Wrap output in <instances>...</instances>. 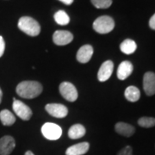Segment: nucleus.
Masks as SVG:
<instances>
[{
    "label": "nucleus",
    "instance_id": "nucleus-24",
    "mask_svg": "<svg viewBox=\"0 0 155 155\" xmlns=\"http://www.w3.org/2000/svg\"><path fill=\"white\" fill-rule=\"evenodd\" d=\"M5 49V42L4 38L0 35V58L4 54Z\"/></svg>",
    "mask_w": 155,
    "mask_h": 155
},
{
    "label": "nucleus",
    "instance_id": "nucleus-15",
    "mask_svg": "<svg viewBox=\"0 0 155 155\" xmlns=\"http://www.w3.org/2000/svg\"><path fill=\"white\" fill-rule=\"evenodd\" d=\"M115 130L117 134H121L122 136L125 137H130L132 136L134 132H135V128L134 126L126 123V122H117L115 126Z\"/></svg>",
    "mask_w": 155,
    "mask_h": 155
},
{
    "label": "nucleus",
    "instance_id": "nucleus-26",
    "mask_svg": "<svg viewBox=\"0 0 155 155\" xmlns=\"http://www.w3.org/2000/svg\"><path fill=\"white\" fill-rule=\"evenodd\" d=\"M61 2L62 3H64L65 5H72V2H73V0H60Z\"/></svg>",
    "mask_w": 155,
    "mask_h": 155
},
{
    "label": "nucleus",
    "instance_id": "nucleus-1",
    "mask_svg": "<svg viewBox=\"0 0 155 155\" xmlns=\"http://www.w3.org/2000/svg\"><path fill=\"white\" fill-rule=\"evenodd\" d=\"M16 91L21 97L32 99L42 92V85L36 81H22L18 84Z\"/></svg>",
    "mask_w": 155,
    "mask_h": 155
},
{
    "label": "nucleus",
    "instance_id": "nucleus-16",
    "mask_svg": "<svg viewBox=\"0 0 155 155\" xmlns=\"http://www.w3.org/2000/svg\"><path fill=\"white\" fill-rule=\"evenodd\" d=\"M85 134V127L81 124H74L69 128L68 136L72 140L82 138Z\"/></svg>",
    "mask_w": 155,
    "mask_h": 155
},
{
    "label": "nucleus",
    "instance_id": "nucleus-9",
    "mask_svg": "<svg viewBox=\"0 0 155 155\" xmlns=\"http://www.w3.org/2000/svg\"><path fill=\"white\" fill-rule=\"evenodd\" d=\"M73 40V35L71 32L67 30H57L53 35V41L58 46L69 44Z\"/></svg>",
    "mask_w": 155,
    "mask_h": 155
},
{
    "label": "nucleus",
    "instance_id": "nucleus-27",
    "mask_svg": "<svg viewBox=\"0 0 155 155\" xmlns=\"http://www.w3.org/2000/svg\"><path fill=\"white\" fill-rule=\"evenodd\" d=\"M24 155H35L33 153H32V152H31V151H27V152H26V153H25V154Z\"/></svg>",
    "mask_w": 155,
    "mask_h": 155
},
{
    "label": "nucleus",
    "instance_id": "nucleus-25",
    "mask_svg": "<svg viewBox=\"0 0 155 155\" xmlns=\"http://www.w3.org/2000/svg\"><path fill=\"white\" fill-rule=\"evenodd\" d=\"M149 26L152 29L155 30V14H153L149 20Z\"/></svg>",
    "mask_w": 155,
    "mask_h": 155
},
{
    "label": "nucleus",
    "instance_id": "nucleus-23",
    "mask_svg": "<svg viewBox=\"0 0 155 155\" xmlns=\"http://www.w3.org/2000/svg\"><path fill=\"white\" fill-rule=\"evenodd\" d=\"M117 155H133V148L130 146H126L118 152Z\"/></svg>",
    "mask_w": 155,
    "mask_h": 155
},
{
    "label": "nucleus",
    "instance_id": "nucleus-14",
    "mask_svg": "<svg viewBox=\"0 0 155 155\" xmlns=\"http://www.w3.org/2000/svg\"><path fill=\"white\" fill-rule=\"evenodd\" d=\"M90 144L88 142H81L71 146L66 151V155H84L88 152Z\"/></svg>",
    "mask_w": 155,
    "mask_h": 155
},
{
    "label": "nucleus",
    "instance_id": "nucleus-19",
    "mask_svg": "<svg viewBox=\"0 0 155 155\" xmlns=\"http://www.w3.org/2000/svg\"><path fill=\"white\" fill-rule=\"evenodd\" d=\"M0 121L5 126H11L16 122V117L8 110H3L0 112Z\"/></svg>",
    "mask_w": 155,
    "mask_h": 155
},
{
    "label": "nucleus",
    "instance_id": "nucleus-12",
    "mask_svg": "<svg viewBox=\"0 0 155 155\" xmlns=\"http://www.w3.org/2000/svg\"><path fill=\"white\" fill-rule=\"evenodd\" d=\"M93 54V48L91 45H84L77 53V61L80 63H87L91 59Z\"/></svg>",
    "mask_w": 155,
    "mask_h": 155
},
{
    "label": "nucleus",
    "instance_id": "nucleus-13",
    "mask_svg": "<svg viewBox=\"0 0 155 155\" xmlns=\"http://www.w3.org/2000/svg\"><path fill=\"white\" fill-rule=\"evenodd\" d=\"M133 70V64L130 61H122L117 69V78L120 80H124L131 75Z\"/></svg>",
    "mask_w": 155,
    "mask_h": 155
},
{
    "label": "nucleus",
    "instance_id": "nucleus-21",
    "mask_svg": "<svg viewBox=\"0 0 155 155\" xmlns=\"http://www.w3.org/2000/svg\"><path fill=\"white\" fill-rule=\"evenodd\" d=\"M138 124L140 127L145 128H149L155 126V118L154 117H148V116H143L140 117L138 120Z\"/></svg>",
    "mask_w": 155,
    "mask_h": 155
},
{
    "label": "nucleus",
    "instance_id": "nucleus-8",
    "mask_svg": "<svg viewBox=\"0 0 155 155\" xmlns=\"http://www.w3.org/2000/svg\"><path fill=\"white\" fill-rule=\"evenodd\" d=\"M143 89L147 96H153L155 94V73L147 72L143 77Z\"/></svg>",
    "mask_w": 155,
    "mask_h": 155
},
{
    "label": "nucleus",
    "instance_id": "nucleus-3",
    "mask_svg": "<svg viewBox=\"0 0 155 155\" xmlns=\"http://www.w3.org/2000/svg\"><path fill=\"white\" fill-rule=\"evenodd\" d=\"M115 28V22L112 17L109 16H102L97 18L93 22V28L99 34H108Z\"/></svg>",
    "mask_w": 155,
    "mask_h": 155
},
{
    "label": "nucleus",
    "instance_id": "nucleus-5",
    "mask_svg": "<svg viewBox=\"0 0 155 155\" xmlns=\"http://www.w3.org/2000/svg\"><path fill=\"white\" fill-rule=\"evenodd\" d=\"M13 110L16 113L19 118H21L23 121H28L31 116H32V110L31 109L27 106L24 103H22L19 100H17L16 98L13 99Z\"/></svg>",
    "mask_w": 155,
    "mask_h": 155
},
{
    "label": "nucleus",
    "instance_id": "nucleus-10",
    "mask_svg": "<svg viewBox=\"0 0 155 155\" xmlns=\"http://www.w3.org/2000/svg\"><path fill=\"white\" fill-rule=\"evenodd\" d=\"M16 147V141L12 136L6 135L0 139V155H10Z\"/></svg>",
    "mask_w": 155,
    "mask_h": 155
},
{
    "label": "nucleus",
    "instance_id": "nucleus-20",
    "mask_svg": "<svg viewBox=\"0 0 155 155\" xmlns=\"http://www.w3.org/2000/svg\"><path fill=\"white\" fill-rule=\"evenodd\" d=\"M54 20L59 25H67L70 22V17L64 11H59L54 14Z\"/></svg>",
    "mask_w": 155,
    "mask_h": 155
},
{
    "label": "nucleus",
    "instance_id": "nucleus-17",
    "mask_svg": "<svg viewBox=\"0 0 155 155\" xmlns=\"http://www.w3.org/2000/svg\"><path fill=\"white\" fill-rule=\"evenodd\" d=\"M137 48L135 41L131 39H126L120 45V49L125 54H132Z\"/></svg>",
    "mask_w": 155,
    "mask_h": 155
},
{
    "label": "nucleus",
    "instance_id": "nucleus-7",
    "mask_svg": "<svg viewBox=\"0 0 155 155\" xmlns=\"http://www.w3.org/2000/svg\"><path fill=\"white\" fill-rule=\"evenodd\" d=\"M45 110L49 115L56 118H64L68 114L67 107L61 104H48L46 105Z\"/></svg>",
    "mask_w": 155,
    "mask_h": 155
},
{
    "label": "nucleus",
    "instance_id": "nucleus-4",
    "mask_svg": "<svg viewBox=\"0 0 155 155\" xmlns=\"http://www.w3.org/2000/svg\"><path fill=\"white\" fill-rule=\"evenodd\" d=\"M41 133L45 138L50 140H56L62 135L61 127L55 123L47 122L41 127Z\"/></svg>",
    "mask_w": 155,
    "mask_h": 155
},
{
    "label": "nucleus",
    "instance_id": "nucleus-22",
    "mask_svg": "<svg viewBox=\"0 0 155 155\" xmlns=\"http://www.w3.org/2000/svg\"><path fill=\"white\" fill-rule=\"evenodd\" d=\"M92 5L97 9H107L112 5V0H91Z\"/></svg>",
    "mask_w": 155,
    "mask_h": 155
},
{
    "label": "nucleus",
    "instance_id": "nucleus-6",
    "mask_svg": "<svg viewBox=\"0 0 155 155\" xmlns=\"http://www.w3.org/2000/svg\"><path fill=\"white\" fill-rule=\"evenodd\" d=\"M60 92L61 96L69 102H74L78 98V91L76 87L69 82H62L60 84Z\"/></svg>",
    "mask_w": 155,
    "mask_h": 155
},
{
    "label": "nucleus",
    "instance_id": "nucleus-2",
    "mask_svg": "<svg viewBox=\"0 0 155 155\" xmlns=\"http://www.w3.org/2000/svg\"><path fill=\"white\" fill-rule=\"evenodd\" d=\"M18 28L30 36H36L41 32V26L37 21L30 17H22L18 21Z\"/></svg>",
    "mask_w": 155,
    "mask_h": 155
},
{
    "label": "nucleus",
    "instance_id": "nucleus-28",
    "mask_svg": "<svg viewBox=\"0 0 155 155\" xmlns=\"http://www.w3.org/2000/svg\"><path fill=\"white\" fill-rule=\"evenodd\" d=\"M2 97H3V92H2V90L0 89V104L2 102Z\"/></svg>",
    "mask_w": 155,
    "mask_h": 155
},
{
    "label": "nucleus",
    "instance_id": "nucleus-11",
    "mask_svg": "<svg viewBox=\"0 0 155 155\" xmlns=\"http://www.w3.org/2000/svg\"><path fill=\"white\" fill-rule=\"evenodd\" d=\"M114 70V64L111 61H104L102 66L100 67L98 72H97V78L100 82H104L108 80L112 75Z\"/></svg>",
    "mask_w": 155,
    "mask_h": 155
},
{
    "label": "nucleus",
    "instance_id": "nucleus-18",
    "mask_svg": "<svg viewBox=\"0 0 155 155\" xmlns=\"http://www.w3.org/2000/svg\"><path fill=\"white\" fill-rule=\"evenodd\" d=\"M124 95H125V97H126V99L127 101L134 103V102H137L140 99V90L137 87L131 85V86H128L125 90Z\"/></svg>",
    "mask_w": 155,
    "mask_h": 155
}]
</instances>
